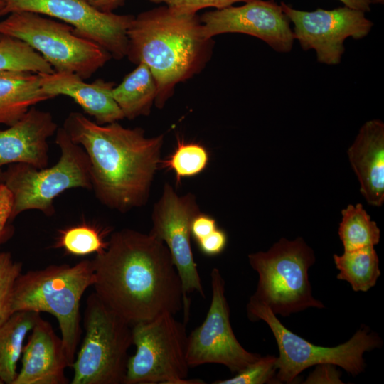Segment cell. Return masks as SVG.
Instances as JSON below:
<instances>
[{"mask_svg":"<svg viewBox=\"0 0 384 384\" xmlns=\"http://www.w3.org/2000/svg\"><path fill=\"white\" fill-rule=\"evenodd\" d=\"M92 262L95 293L132 326L183 309L182 282L171 253L150 233L112 232Z\"/></svg>","mask_w":384,"mask_h":384,"instance_id":"obj_1","label":"cell"},{"mask_svg":"<svg viewBox=\"0 0 384 384\" xmlns=\"http://www.w3.org/2000/svg\"><path fill=\"white\" fill-rule=\"evenodd\" d=\"M63 127L87 154L92 190L102 204L126 213L147 203L164 134L146 137L140 127L100 124L78 112H70Z\"/></svg>","mask_w":384,"mask_h":384,"instance_id":"obj_2","label":"cell"},{"mask_svg":"<svg viewBox=\"0 0 384 384\" xmlns=\"http://www.w3.org/2000/svg\"><path fill=\"white\" fill-rule=\"evenodd\" d=\"M127 39L129 60L144 63L154 76L157 107L164 105L178 82L203 67L211 48V39L203 36L196 14L165 5L134 16Z\"/></svg>","mask_w":384,"mask_h":384,"instance_id":"obj_3","label":"cell"},{"mask_svg":"<svg viewBox=\"0 0 384 384\" xmlns=\"http://www.w3.org/2000/svg\"><path fill=\"white\" fill-rule=\"evenodd\" d=\"M95 282L92 260L75 265H50L21 273L13 288L12 311L47 312L59 325L61 339L70 367L80 341V304L86 289Z\"/></svg>","mask_w":384,"mask_h":384,"instance_id":"obj_4","label":"cell"},{"mask_svg":"<svg viewBox=\"0 0 384 384\" xmlns=\"http://www.w3.org/2000/svg\"><path fill=\"white\" fill-rule=\"evenodd\" d=\"M248 260L259 276L251 297L267 305L275 315L288 316L308 308H325L312 294L309 270L315 262V255L302 238H282L267 251L250 254Z\"/></svg>","mask_w":384,"mask_h":384,"instance_id":"obj_5","label":"cell"},{"mask_svg":"<svg viewBox=\"0 0 384 384\" xmlns=\"http://www.w3.org/2000/svg\"><path fill=\"white\" fill-rule=\"evenodd\" d=\"M55 134L60 156L53 166L38 169L26 164H14L3 171L1 183L12 196L11 221L30 210L51 216L58 196L71 188L92 189L90 161L85 150L70 139L63 127Z\"/></svg>","mask_w":384,"mask_h":384,"instance_id":"obj_6","label":"cell"},{"mask_svg":"<svg viewBox=\"0 0 384 384\" xmlns=\"http://www.w3.org/2000/svg\"><path fill=\"white\" fill-rule=\"evenodd\" d=\"M250 320H262L270 327L276 340V377L279 383H292L305 369L319 364L338 366L353 376L363 372V354L380 348L383 341L378 334L363 326L346 342L334 347L314 345L287 329L265 304L250 297L247 304Z\"/></svg>","mask_w":384,"mask_h":384,"instance_id":"obj_7","label":"cell"},{"mask_svg":"<svg viewBox=\"0 0 384 384\" xmlns=\"http://www.w3.org/2000/svg\"><path fill=\"white\" fill-rule=\"evenodd\" d=\"M132 325L94 292L86 301L85 337L70 366L71 384H124Z\"/></svg>","mask_w":384,"mask_h":384,"instance_id":"obj_8","label":"cell"},{"mask_svg":"<svg viewBox=\"0 0 384 384\" xmlns=\"http://www.w3.org/2000/svg\"><path fill=\"white\" fill-rule=\"evenodd\" d=\"M0 34L18 38L38 52L55 72L90 78L112 58L98 44L74 33L73 26L26 11L0 21Z\"/></svg>","mask_w":384,"mask_h":384,"instance_id":"obj_9","label":"cell"},{"mask_svg":"<svg viewBox=\"0 0 384 384\" xmlns=\"http://www.w3.org/2000/svg\"><path fill=\"white\" fill-rule=\"evenodd\" d=\"M166 313L132 326L135 353L129 357L124 384H203L188 379L186 324Z\"/></svg>","mask_w":384,"mask_h":384,"instance_id":"obj_10","label":"cell"},{"mask_svg":"<svg viewBox=\"0 0 384 384\" xmlns=\"http://www.w3.org/2000/svg\"><path fill=\"white\" fill-rule=\"evenodd\" d=\"M200 211L194 194L180 196L169 183H165L153 207L152 225L149 233L166 245L178 272L185 298V323L188 319L191 304L188 294L196 292L205 297L191 244V224Z\"/></svg>","mask_w":384,"mask_h":384,"instance_id":"obj_11","label":"cell"},{"mask_svg":"<svg viewBox=\"0 0 384 384\" xmlns=\"http://www.w3.org/2000/svg\"><path fill=\"white\" fill-rule=\"evenodd\" d=\"M0 16L14 11H32L61 20L74 28V33L87 38L120 60L127 56V30L132 15L100 11L85 0H1Z\"/></svg>","mask_w":384,"mask_h":384,"instance_id":"obj_12","label":"cell"},{"mask_svg":"<svg viewBox=\"0 0 384 384\" xmlns=\"http://www.w3.org/2000/svg\"><path fill=\"white\" fill-rule=\"evenodd\" d=\"M210 281L212 298L205 320L188 335L187 362L189 367L221 364L237 373L261 356L247 351L233 333L225 281L218 268L212 270Z\"/></svg>","mask_w":384,"mask_h":384,"instance_id":"obj_13","label":"cell"},{"mask_svg":"<svg viewBox=\"0 0 384 384\" xmlns=\"http://www.w3.org/2000/svg\"><path fill=\"white\" fill-rule=\"evenodd\" d=\"M280 5L294 24V38L302 48L314 50L318 62L329 65L341 63L346 38H363L373 26L364 11L346 6L331 10L318 8L306 11L295 9L284 2Z\"/></svg>","mask_w":384,"mask_h":384,"instance_id":"obj_14","label":"cell"},{"mask_svg":"<svg viewBox=\"0 0 384 384\" xmlns=\"http://www.w3.org/2000/svg\"><path fill=\"white\" fill-rule=\"evenodd\" d=\"M206 39L225 33H240L260 38L279 53L291 51L294 34L282 6L274 0H252L205 13L200 18Z\"/></svg>","mask_w":384,"mask_h":384,"instance_id":"obj_15","label":"cell"},{"mask_svg":"<svg viewBox=\"0 0 384 384\" xmlns=\"http://www.w3.org/2000/svg\"><path fill=\"white\" fill-rule=\"evenodd\" d=\"M0 130V182L2 168L26 164L38 169L48 166V139L58 129L52 114L31 107L16 122Z\"/></svg>","mask_w":384,"mask_h":384,"instance_id":"obj_16","label":"cell"},{"mask_svg":"<svg viewBox=\"0 0 384 384\" xmlns=\"http://www.w3.org/2000/svg\"><path fill=\"white\" fill-rule=\"evenodd\" d=\"M22 366L13 384H67L70 367L61 338L51 324L38 318L23 346Z\"/></svg>","mask_w":384,"mask_h":384,"instance_id":"obj_17","label":"cell"},{"mask_svg":"<svg viewBox=\"0 0 384 384\" xmlns=\"http://www.w3.org/2000/svg\"><path fill=\"white\" fill-rule=\"evenodd\" d=\"M42 90L52 98L65 95L75 101L86 114L100 124H106L124 119L112 97L114 82L97 79L92 83L84 81L71 72L38 73Z\"/></svg>","mask_w":384,"mask_h":384,"instance_id":"obj_18","label":"cell"},{"mask_svg":"<svg viewBox=\"0 0 384 384\" xmlns=\"http://www.w3.org/2000/svg\"><path fill=\"white\" fill-rule=\"evenodd\" d=\"M350 164L369 205L384 202V124L380 119L365 122L347 151Z\"/></svg>","mask_w":384,"mask_h":384,"instance_id":"obj_19","label":"cell"},{"mask_svg":"<svg viewBox=\"0 0 384 384\" xmlns=\"http://www.w3.org/2000/svg\"><path fill=\"white\" fill-rule=\"evenodd\" d=\"M50 99L41 88L38 73L0 72V124L12 125L31 107Z\"/></svg>","mask_w":384,"mask_h":384,"instance_id":"obj_20","label":"cell"},{"mask_svg":"<svg viewBox=\"0 0 384 384\" xmlns=\"http://www.w3.org/2000/svg\"><path fill=\"white\" fill-rule=\"evenodd\" d=\"M156 92V81L150 69L140 63L120 84L114 86L112 97L124 118L134 119L150 113Z\"/></svg>","mask_w":384,"mask_h":384,"instance_id":"obj_21","label":"cell"},{"mask_svg":"<svg viewBox=\"0 0 384 384\" xmlns=\"http://www.w3.org/2000/svg\"><path fill=\"white\" fill-rule=\"evenodd\" d=\"M39 316L31 311H15L0 326V378L4 383L13 384L16 378L25 338Z\"/></svg>","mask_w":384,"mask_h":384,"instance_id":"obj_22","label":"cell"},{"mask_svg":"<svg viewBox=\"0 0 384 384\" xmlns=\"http://www.w3.org/2000/svg\"><path fill=\"white\" fill-rule=\"evenodd\" d=\"M339 270L336 278L346 281L355 292H367L376 284L381 274L379 259L373 246L333 255Z\"/></svg>","mask_w":384,"mask_h":384,"instance_id":"obj_23","label":"cell"},{"mask_svg":"<svg viewBox=\"0 0 384 384\" xmlns=\"http://www.w3.org/2000/svg\"><path fill=\"white\" fill-rule=\"evenodd\" d=\"M341 215L338 235L344 251L378 244L380 230L361 203L349 204L341 210Z\"/></svg>","mask_w":384,"mask_h":384,"instance_id":"obj_24","label":"cell"},{"mask_svg":"<svg viewBox=\"0 0 384 384\" xmlns=\"http://www.w3.org/2000/svg\"><path fill=\"white\" fill-rule=\"evenodd\" d=\"M109 233L107 228L83 222L60 229L55 247L78 257L100 254L107 247L108 240L105 238Z\"/></svg>","mask_w":384,"mask_h":384,"instance_id":"obj_25","label":"cell"},{"mask_svg":"<svg viewBox=\"0 0 384 384\" xmlns=\"http://www.w3.org/2000/svg\"><path fill=\"white\" fill-rule=\"evenodd\" d=\"M52 73V66L25 42L0 34V72Z\"/></svg>","mask_w":384,"mask_h":384,"instance_id":"obj_26","label":"cell"},{"mask_svg":"<svg viewBox=\"0 0 384 384\" xmlns=\"http://www.w3.org/2000/svg\"><path fill=\"white\" fill-rule=\"evenodd\" d=\"M209 160V152L203 145L178 139L172 153L161 159L159 168L173 171L176 183H181L182 178L195 176L203 172L208 166Z\"/></svg>","mask_w":384,"mask_h":384,"instance_id":"obj_27","label":"cell"},{"mask_svg":"<svg viewBox=\"0 0 384 384\" xmlns=\"http://www.w3.org/2000/svg\"><path fill=\"white\" fill-rule=\"evenodd\" d=\"M277 357L267 355L260 356L235 376L218 380L213 384H264L279 383L277 379Z\"/></svg>","mask_w":384,"mask_h":384,"instance_id":"obj_28","label":"cell"},{"mask_svg":"<svg viewBox=\"0 0 384 384\" xmlns=\"http://www.w3.org/2000/svg\"><path fill=\"white\" fill-rule=\"evenodd\" d=\"M21 270V263L14 260L9 252H0V326L13 314V288Z\"/></svg>","mask_w":384,"mask_h":384,"instance_id":"obj_29","label":"cell"},{"mask_svg":"<svg viewBox=\"0 0 384 384\" xmlns=\"http://www.w3.org/2000/svg\"><path fill=\"white\" fill-rule=\"evenodd\" d=\"M165 6L179 11L196 14L198 11L213 7L220 9L232 6L237 2H247L252 0H146Z\"/></svg>","mask_w":384,"mask_h":384,"instance_id":"obj_30","label":"cell"},{"mask_svg":"<svg viewBox=\"0 0 384 384\" xmlns=\"http://www.w3.org/2000/svg\"><path fill=\"white\" fill-rule=\"evenodd\" d=\"M12 206L13 201L10 191L0 182V246L13 233L10 225Z\"/></svg>","mask_w":384,"mask_h":384,"instance_id":"obj_31","label":"cell"},{"mask_svg":"<svg viewBox=\"0 0 384 384\" xmlns=\"http://www.w3.org/2000/svg\"><path fill=\"white\" fill-rule=\"evenodd\" d=\"M196 243L203 255L208 257L216 256L221 254L227 246V233L218 227L208 236Z\"/></svg>","mask_w":384,"mask_h":384,"instance_id":"obj_32","label":"cell"},{"mask_svg":"<svg viewBox=\"0 0 384 384\" xmlns=\"http://www.w3.org/2000/svg\"><path fill=\"white\" fill-rule=\"evenodd\" d=\"M341 372L332 364L316 365L306 379L303 382L304 384H343L341 379Z\"/></svg>","mask_w":384,"mask_h":384,"instance_id":"obj_33","label":"cell"},{"mask_svg":"<svg viewBox=\"0 0 384 384\" xmlns=\"http://www.w3.org/2000/svg\"><path fill=\"white\" fill-rule=\"evenodd\" d=\"M218 228L215 219L211 215L199 212L192 220L191 235L195 242L204 238Z\"/></svg>","mask_w":384,"mask_h":384,"instance_id":"obj_34","label":"cell"},{"mask_svg":"<svg viewBox=\"0 0 384 384\" xmlns=\"http://www.w3.org/2000/svg\"><path fill=\"white\" fill-rule=\"evenodd\" d=\"M96 9L107 13H111L122 6L125 0H85Z\"/></svg>","mask_w":384,"mask_h":384,"instance_id":"obj_35","label":"cell"},{"mask_svg":"<svg viewBox=\"0 0 384 384\" xmlns=\"http://www.w3.org/2000/svg\"><path fill=\"white\" fill-rule=\"evenodd\" d=\"M344 6L351 9L361 10L365 13L370 11V3L368 0H339Z\"/></svg>","mask_w":384,"mask_h":384,"instance_id":"obj_36","label":"cell"},{"mask_svg":"<svg viewBox=\"0 0 384 384\" xmlns=\"http://www.w3.org/2000/svg\"><path fill=\"white\" fill-rule=\"evenodd\" d=\"M371 4H383L384 3V0H368Z\"/></svg>","mask_w":384,"mask_h":384,"instance_id":"obj_37","label":"cell"},{"mask_svg":"<svg viewBox=\"0 0 384 384\" xmlns=\"http://www.w3.org/2000/svg\"><path fill=\"white\" fill-rule=\"evenodd\" d=\"M3 7V3L2 1L0 0V9Z\"/></svg>","mask_w":384,"mask_h":384,"instance_id":"obj_38","label":"cell"}]
</instances>
